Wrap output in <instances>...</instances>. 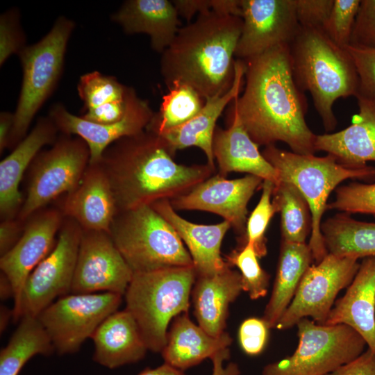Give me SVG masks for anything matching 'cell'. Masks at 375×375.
<instances>
[{
    "label": "cell",
    "mask_w": 375,
    "mask_h": 375,
    "mask_svg": "<svg viewBox=\"0 0 375 375\" xmlns=\"http://www.w3.org/2000/svg\"><path fill=\"white\" fill-rule=\"evenodd\" d=\"M244 88L233 101L244 128L258 146L283 142L299 154H314L316 135L306 121L307 101L293 76L289 45L243 60Z\"/></svg>",
    "instance_id": "obj_1"
},
{
    "label": "cell",
    "mask_w": 375,
    "mask_h": 375,
    "mask_svg": "<svg viewBox=\"0 0 375 375\" xmlns=\"http://www.w3.org/2000/svg\"><path fill=\"white\" fill-rule=\"evenodd\" d=\"M159 134L145 129L110 145L99 162L110 182L117 213L189 192L215 169L176 163Z\"/></svg>",
    "instance_id": "obj_2"
},
{
    "label": "cell",
    "mask_w": 375,
    "mask_h": 375,
    "mask_svg": "<svg viewBox=\"0 0 375 375\" xmlns=\"http://www.w3.org/2000/svg\"><path fill=\"white\" fill-rule=\"evenodd\" d=\"M242 28L241 17L212 10L180 28L161 56L160 73L167 88L186 84L203 99L227 92L234 81Z\"/></svg>",
    "instance_id": "obj_3"
},
{
    "label": "cell",
    "mask_w": 375,
    "mask_h": 375,
    "mask_svg": "<svg viewBox=\"0 0 375 375\" xmlns=\"http://www.w3.org/2000/svg\"><path fill=\"white\" fill-rule=\"evenodd\" d=\"M289 50L297 85L310 93L325 130L333 131L337 125L334 103L340 98L356 97L358 92L359 78L350 54L322 29L301 26Z\"/></svg>",
    "instance_id": "obj_4"
},
{
    "label": "cell",
    "mask_w": 375,
    "mask_h": 375,
    "mask_svg": "<svg viewBox=\"0 0 375 375\" xmlns=\"http://www.w3.org/2000/svg\"><path fill=\"white\" fill-rule=\"evenodd\" d=\"M262 153L277 171L279 183L294 185L308 202L312 219L308 244L313 260L319 262L328 254L321 224L330 194L347 179L374 181L375 167H350L340 163L330 154L322 157L299 154L281 149L275 144L266 146Z\"/></svg>",
    "instance_id": "obj_5"
},
{
    "label": "cell",
    "mask_w": 375,
    "mask_h": 375,
    "mask_svg": "<svg viewBox=\"0 0 375 375\" xmlns=\"http://www.w3.org/2000/svg\"><path fill=\"white\" fill-rule=\"evenodd\" d=\"M196 278L193 265L133 273L124 294L125 309L134 317L148 350L161 353L170 322L188 312Z\"/></svg>",
    "instance_id": "obj_6"
},
{
    "label": "cell",
    "mask_w": 375,
    "mask_h": 375,
    "mask_svg": "<svg viewBox=\"0 0 375 375\" xmlns=\"http://www.w3.org/2000/svg\"><path fill=\"white\" fill-rule=\"evenodd\" d=\"M110 235L133 273L193 265L178 235L151 206L117 213Z\"/></svg>",
    "instance_id": "obj_7"
},
{
    "label": "cell",
    "mask_w": 375,
    "mask_h": 375,
    "mask_svg": "<svg viewBox=\"0 0 375 375\" xmlns=\"http://www.w3.org/2000/svg\"><path fill=\"white\" fill-rule=\"evenodd\" d=\"M74 27V21L60 16L46 35L17 54L23 77L8 148L14 149L28 134L34 117L56 88Z\"/></svg>",
    "instance_id": "obj_8"
},
{
    "label": "cell",
    "mask_w": 375,
    "mask_h": 375,
    "mask_svg": "<svg viewBox=\"0 0 375 375\" xmlns=\"http://www.w3.org/2000/svg\"><path fill=\"white\" fill-rule=\"evenodd\" d=\"M296 326L299 342L294 353L265 365L262 375H326L356 358L367 347L363 338L345 324H320L303 318Z\"/></svg>",
    "instance_id": "obj_9"
},
{
    "label": "cell",
    "mask_w": 375,
    "mask_h": 375,
    "mask_svg": "<svg viewBox=\"0 0 375 375\" xmlns=\"http://www.w3.org/2000/svg\"><path fill=\"white\" fill-rule=\"evenodd\" d=\"M90 158L89 147L82 138L61 133L52 147L40 151L31 164L26 196L17 218L25 222L53 199L73 192Z\"/></svg>",
    "instance_id": "obj_10"
},
{
    "label": "cell",
    "mask_w": 375,
    "mask_h": 375,
    "mask_svg": "<svg viewBox=\"0 0 375 375\" xmlns=\"http://www.w3.org/2000/svg\"><path fill=\"white\" fill-rule=\"evenodd\" d=\"M82 228L65 217L56 245L30 274L24 285L15 322L37 317L58 297L71 292Z\"/></svg>",
    "instance_id": "obj_11"
},
{
    "label": "cell",
    "mask_w": 375,
    "mask_h": 375,
    "mask_svg": "<svg viewBox=\"0 0 375 375\" xmlns=\"http://www.w3.org/2000/svg\"><path fill=\"white\" fill-rule=\"evenodd\" d=\"M111 292L72 294L60 297L38 316L59 355L74 353L122 303Z\"/></svg>",
    "instance_id": "obj_12"
},
{
    "label": "cell",
    "mask_w": 375,
    "mask_h": 375,
    "mask_svg": "<svg viewBox=\"0 0 375 375\" xmlns=\"http://www.w3.org/2000/svg\"><path fill=\"white\" fill-rule=\"evenodd\" d=\"M358 260L328 253L319 262L310 265L276 328L289 329L308 317L324 324L338 293L350 285L357 273Z\"/></svg>",
    "instance_id": "obj_13"
},
{
    "label": "cell",
    "mask_w": 375,
    "mask_h": 375,
    "mask_svg": "<svg viewBox=\"0 0 375 375\" xmlns=\"http://www.w3.org/2000/svg\"><path fill=\"white\" fill-rule=\"evenodd\" d=\"M133 275L109 233L82 228L72 293L124 295Z\"/></svg>",
    "instance_id": "obj_14"
},
{
    "label": "cell",
    "mask_w": 375,
    "mask_h": 375,
    "mask_svg": "<svg viewBox=\"0 0 375 375\" xmlns=\"http://www.w3.org/2000/svg\"><path fill=\"white\" fill-rule=\"evenodd\" d=\"M242 28L235 56L247 60L280 45L299 31L295 0H240Z\"/></svg>",
    "instance_id": "obj_15"
},
{
    "label": "cell",
    "mask_w": 375,
    "mask_h": 375,
    "mask_svg": "<svg viewBox=\"0 0 375 375\" xmlns=\"http://www.w3.org/2000/svg\"><path fill=\"white\" fill-rule=\"evenodd\" d=\"M126 110L119 122L107 125L95 124L73 115L61 103L51 106L48 116L62 134L76 135L88 144L90 153L89 164L99 163L106 149L118 140L144 131L152 120L154 112L149 103L138 97L135 90L127 86Z\"/></svg>",
    "instance_id": "obj_16"
},
{
    "label": "cell",
    "mask_w": 375,
    "mask_h": 375,
    "mask_svg": "<svg viewBox=\"0 0 375 375\" xmlns=\"http://www.w3.org/2000/svg\"><path fill=\"white\" fill-rule=\"evenodd\" d=\"M64 219L60 208L44 207L38 210L25 221L16 244L1 256V272L10 281L14 290L13 316L18 310L26 279L53 250Z\"/></svg>",
    "instance_id": "obj_17"
},
{
    "label": "cell",
    "mask_w": 375,
    "mask_h": 375,
    "mask_svg": "<svg viewBox=\"0 0 375 375\" xmlns=\"http://www.w3.org/2000/svg\"><path fill=\"white\" fill-rule=\"evenodd\" d=\"M263 180L248 174L229 180L217 174L199 183L189 192L171 200L174 210H197L215 213L244 235L247 205Z\"/></svg>",
    "instance_id": "obj_18"
},
{
    "label": "cell",
    "mask_w": 375,
    "mask_h": 375,
    "mask_svg": "<svg viewBox=\"0 0 375 375\" xmlns=\"http://www.w3.org/2000/svg\"><path fill=\"white\" fill-rule=\"evenodd\" d=\"M60 209L82 228L110 233L117 214L108 178L99 163L89 164L78 187L65 194Z\"/></svg>",
    "instance_id": "obj_19"
},
{
    "label": "cell",
    "mask_w": 375,
    "mask_h": 375,
    "mask_svg": "<svg viewBox=\"0 0 375 375\" xmlns=\"http://www.w3.org/2000/svg\"><path fill=\"white\" fill-rule=\"evenodd\" d=\"M58 132L49 116L40 117L32 130L1 161V220L17 218L24 202L19 187L25 171L44 146L56 141Z\"/></svg>",
    "instance_id": "obj_20"
},
{
    "label": "cell",
    "mask_w": 375,
    "mask_h": 375,
    "mask_svg": "<svg viewBox=\"0 0 375 375\" xmlns=\"http://www.w3.org/2000/svg\"><path fill=\"white\" fill-rule=\"evenodd\" d=\"M150 206L173 227L186 245L197 276H213L230 267L221 254L223 238L231 227L228 222L209 225L190 222L176 212L169 199L159 200Z\"/></svg>",
    "instance_id": "obj_21"
},
{
    "label": "cell",
    "mask_w": 375,
    "mask_h": 375,
    "mask_svg": "<svg viewBox=\"0 0 375 375\" xmlns=\"http://www.w3.org/2000/svg\"><path fill=\"white\" fill-rule=\"evenodd\" d=\"M358 112L351 124L338 132L317 135L315 151H323L350 167L375 161V96H357Z\"/></svg>",
    "instance_id": "obj_22"
},
{
    "label": "cell",
    "mask_w": 375,
    "mask_h": 375,
    "mask_svg": "<svg viewBox=\"0 0 375 375\" xmlns=\"http://www.w3.org/2000/svg\"><path fill=\"white\" fill-rule=\"evenodd\" d=\"M345 294L324 324H345L357 331L375 356V256L362 258Z\"/></svg>",
    "instance_id": "obj_23"
},
{
    "label": "cell",
    "mask_w": 375,
    "mask_h": 375,
    "mask_svg": "<svg viewBox=\"0 0 375 375\" xmlns=\"http://www.w3.org/2000/svg\"><path fill=\"white\" fill-rule=\"evenodd\" d=\"M245 71L244 61L235 60L234 81L227 92L206 99L201 110L190 121L158 133L164 138L174 154L177 150L197 147L206 154L207 164L215 168L212 140L216 122L226 106L239 97L244 85Z\"/></svg>",
    "instance_id": "obj_24"
},
{
    "label": "cell",
    "mask_w": 375,
    "mask_h": 375,
    "mask_svg": "<svg viewBox=\"0 0 375 375\" xmlns=\"http://www.w3.org/2000/svg\"><path fill=\"white\" fill-rule=\"evenodd\" d=\"M231 124L227 129L216 127L212 140V153L219 173L244 172L263 181L279 183L278 174L258 150V145L244 128L237 112L233 110Z\"/></svg>",
    "instance_id": "obj_25"
},
{
    "label": "cell",
    "mask_w": 375,
    "mask_h": 375,
    "mask_svg": "<svg viewBox=\"0 0 375 375\" xmlns=\"http://www.w3.org/2000/svg\"><path fill=\"white\" fill-rule=\"evenodd\" d=\"M178 16L172 1L128 0L110 18L126 34H147L152 49L162 54L180 28Z\"/></svg>",
    "instance_id": "obj_26"
},
{
    "label": "cell",
    "mask_w": 375,
    "mask_h": 375,
    "mask_svg": "<svg viewBox=\"0 0 375 375\" xmlns=\"http://www.w3.org/2000/svg\"><path fill=\"white\" fill-rule=\"evenodd\" d=\"M91 338L93 360L108 369L138 362L148 351L138 324L126 309L106 318Z\"/></svg>",
    "instance_id": "obj_27"
},
{
    "label": "cell",
    "mask_w": 375,
    "mask_h": 375,
    "mask_svg": "<svg viewBox=\"0 0 375 375\" xmlns=\"http://www.w3.org/2000/svg\"><path fill=\"white\" fill-rule=\"evenodd\" d=\"M242 291L240 272L231 267L210 276H197L192 290L199 326L212 336L224 333L229 305Z\"/></svg>",
    "instance_id": "obj_28"
},
{
    "label": "cell",
    "mask_w": 375,
    "mask_h": 375,
    "mask_svg": "<svg viewBox=\"0 0 375 375\" xmlns=\"http://www.w3.org/2000/svg\"><path fill=\"white\" fill-rule=\"evenodd\" d=\"M232 341L226 332L210 335L192 322L188 313H182L173 319L161 353L165 363L183 371L229 348Z\"/></svg>",
    "instance_id": "obj_29"
},
{
    "label": "cell",
    "mask_w": 375,
    "mask_h": 375,
    "mask_svg": "<svg viewBox=\"0 0 375 375\" xmlns=\"http://www.w3.org/2000/svg\"><path fill=\"white\" fill-rule=\"evenodd\" d=\"M312 260L308 244L281 241L272 292L262 317L269 328H276Z\"/></svg>",
    "instance_id": "obj_30"
},
{
    "label": "cell",
    "mask_w": 375,
    "mask_h": 375,
    "mask_svg": "<svg viewBox=\"0 0 375 375\" xmlns=\"http://www.w3.org/2000/svg\"><path fill=\"white\" fill-rule=\"evenodd\" d=\"M321 233L328 253L358 259L375 256V222L336 214L322 222Z\"/></svg>",
    "instance_id": "obj_31"
},
{
    "label": "cell",
    "mask_w": 375,
    "mask_h": 375,
    "mask_svg": "<svg viewBox=\"0 0 375 375\" xmlns=\"http://www.w3.org/2000/svg\"><path fill=\"white\" fill-rule=\"evenodd\" d=\"M52 342L37 317L24 316L0 352V375H18L25 364L36 355L50 356Z\"/></svg>",
    "instance_id": "obj_32"
},
{
    "label": "cell",
    "mask_w": 375,
    "mask_h": 375,
    "mask_svg": "<svg viewBox=\"0 0 375 375\" xmlns=\"http://www.w3.org/2000/svg\"><path fill=\"white\" fill-rule=\"evenodd\" d=\"M272 203L281 214L282 241L306 243L311 232V213L308 202L292 183L280 182L275 186Z\"/></svg>",
    "instance_id": "obj_33"
},
{
    "label": "cell",
    "mask_w": 375,
    "mask_h": 375,
    "mask_svg": "<svg viewBox=\"0 0 375 375\" xmlns=\"http://www.w3.org/2000/svg\"><path fill=\"white\" fill-rule=\"evenodd\" d=\"M204 103L205 99L192 88L176 83L162 97L159 112L154 113L147 129L160 133L181 126L193 118Z\"/></svg>",
    "instance_id": "obj_34"
},
{
    "label": "cell",
    "mask_w": 375,
    "mask_h": 375,
    "mask_svg": "<svg viewBox=\"0 0 375 375\" xmlns=\"http://www.w3.org/2000/svg\"><path fill=\"white\" fill-rule=\"evenodd\" d=\"M226 262L240 270L242 291L252 300L264 297L268 291L269 275L260 266L253 245L245 242L239 249L226 256Z\"/></svg>",
    "instance_id": "obj_35"
},
{
    "label": "cell",
    "mask_w": 375,
    "mask_h": 375,
    "mask_svg": "<svg viewBox=\"0 0 375 375\" xmlns=\"http://www.w3.org/2000/svg\"><path fill=\"white\" fill-rule=\"evenodd\" d=\"M126 88L115 76L97 71L81 76L77 85L78 94L85 110L124 99Z\"/></svg>",
    "instance_id": "obj_36"
},
{
    "label": "cell",
    "mask_w": 375,
    "mask_h": 375,
    "mask_svg": "<svg viewBox=\"0 0 375 375\" xmlns=\"http://www.w3.org/2000/svg\"><path fill=\"white\" fill-rule=\"evenodd\" d=\"M274 188L275 184L273 182L263 181L260 200L250 214L246 224L244 235L245 239L242 244L245 242L252 244L259 258L267 254L265 234L271 219L277 212L272 199Z\"/></svg>",
    "instance_id": "obj_37"
},
{
    "label": "cell",
    "mask_w": 375,
    "mask_h": 375,
    "mask_svg": "<svg viewBox=\"0 0 375 375\" xmlns=\"http://www.w3.org/2000/svg\"><path fill=\"white\" fill-rule=\"evenodd\" d=\"M327 210L375 216V182H351L338 187L335 199L328 203Z\"/></svg>",
    "instance_id": "obj_38"
},
{
    "label": "cell",
    "mask_w": 375,
    "mask_h": 375,
    "mask_svg": "<svg viewBox=\"0 0 375 375\" xmlns=\"http://www.w3.org/2000/svg\"><path fill=\"white\" fill-rule=\"evenodd\" d=\"M360 3V0H334L323 31L341 48L350 44Z\"/></svg>",
    "instance_id": "obj_39"
},
{
    "label": "cell",
    "mask_w": 375,
    "mask_h": 375,
    "mask_svg": "<svg viewBox=\"0 0 375 375\" xmlns=\"http://www.w3.org/2000/svg\"><path fill=\"white\" fill-rule=\"evenodd\" d=\"M26 46L19 12L17 8L8 10L0 17V65L12 54H18Z\"/></svg>",
    "instance_id": "obj_40"
},
{
    "label": "cell",
    "mask_w": 375,
    "mask_h": 375,
    "mask_svg": "<svg viewBox=\"0 0 375 375\" xmlns=\"http://www.w3.org/2000/svg\"><path fill=\"white\" fill-rule=\"evenodd\" d=\"M345 49L350 54L358 75L359 88L357 96L374 97L375 47L349 45Z\"/></svg>",
    "instance_id": "obj_41"
},
{
    "label": "cell",
    "mask_w": 375,
    "mask_h": 375,
    "mask_svg": "<svg viewBox=\"0 0 375 375\" xmlns=\"http://www.w3.org/2000/svg\"><path fill=\"white\" fill-rule=\"evenodd\" d=\"M269 326L262 318L249 317L238 330V340L242 351L249 356H257L265 349L269 336Z\"/></svg>",
    "instance_id": "obj_42"
},
{
    "label": "cell",
    "mask_w": 375,
    "mask_h": 375,
    "mask_svg": "<svg viewBox=\"0 0 375 375\" xmlns=\"http://www.w3.org/2000/svg\"><path fill=\"white\" fill-rule=\"evenodd\" d=\"M349 45L375 47V0H360Z\"/></svg>",
    "instance_id": "obj_43"
},
{
    "label": "cell",
    "mask_w": 375,
    "mask_h": 375,
    "mask_svg": "<svg viewBox=\"0 0 375 375\" xmlns=\"http://www.w3.org/2000/svg\"><path fill=\"white\" fill-rule=\"evenodd\" d=\"M333 3L334 0H295L296 15L299 26L323 30Z\"/></svg>",
    "instance_id": "obj_44"
},
{
    "label": "cell",
    "mask_w": 375,
    "mask_h": 375,
    "mask_svg": "<svg viewBox=\"0 0 375 375\" xmlns=\"http://www.w3.org/2000/svg\"><path fill=\"white\" fill-rule=\"evenodd\" d=\"M126 110V98L125 95L124 99L122 100L87 110L81 117L95 124L107 125L120 121L124 117Z\"/></svg>",
    "instance_id": "obj_45"
},
{
    "label": "cell",
    "mask_w": 375,
    "mask_h": 375,
    "mask_svg": "<svg viewBox=\"0 0 375 375\" xmlns=\"http://www.w3.org/2000/svg\"><path fill=\"white\" fill-rule=\"evenodd\" d=\"M326 375H375V356L367 347L356 358Z\"/></svg>",
    "instance_id": "obj_46"
},
{
    "label": "cell",
    "mask_w": 375,
    "mask_h": 375,
    "mask_svg": "<svg viewBox=\"0 0 375 375\" xmlns=\"http://www.w3.org/2000/svg\"><path fill=\"white\" fill-rule=\"evenodd\" d=\"M24 222L17 218L3 219L0 224V255L8 252L19 241L24 231Z\"/></svg>",
    "instance_id": "obj_47"
},
{
    "label": "cell",
    "mask_w": 375,
    "mask_h": 375,
    "mask_svg": "<svg viewBox=\"0 0 375 375\" xmlns=\"http://www.w3.org/2000/svg\"><path fill=\"white\" fill-rule=\"evenodd\" d=\"M179 16L190 23L195 14L212 10V0H174L172 1Z\"/></svg>",
    "instance_id": "obj_48"
},
{
    "label": "cell",
    "mask_w": 375,
    "mask_h": 375,
    "mask_svg": "<svg viewBox=\"0 0 375 375\" xmlns=\"http://www.w3.org/2000/svg\"><path fill=\"white\" fill-rule=\"evenodd\" d=\"M230 358V349L226 348L217 352L210 358L212 362V375H240L238 365L233 362L224 365V361Z\"/></svg>",
    "instance_id": "obj_49"
},
{
    "label": "cell",
    "mask_w": 375,
    "mask_h": 375,
    "mask_svg": "<svg viewBox=\"0 0 375 375\" xmlns=\"http://www.w3.org/2000/svg\"><path fill=\"white\" fill-rule=\"evenodd\" d=\"M14 121L13 113L3 111L0 114V153L9 147V140Z\"/></svg>",
    "instance_id": "obj_50"
},
{
    "label": "cell",
    "mask_w": 375,
    "mask_h": 375,
    "mask_svg": "<svg viewBox=\"0 0 375 375\" xmlns=\"http://www.w3.org/2000/svg\"><path fill=\"white\" fill-rule=\"evenodd\" d=\"M137 375H186L183 371L176 369L170 365L164 362L155 367H147Z\"/></svg>",
    "instance_id": "obj_51"
},
{
    "label": "cell",
    "mask_w": 375,
    "mask_h": 375,
    "mask_svg": "<svg viewBox=\"0 0 375 375\" xmlns=\"http://www.w3.org/2000/svg\"><path fill=\"white\" fill-rule=\"evenodd\" d=\"M14 297L12 285L8 278L1 272L0 273V297L1 300H6Z\"/></svg>",
    "instance_id": "obj_52"
},
{
    "label": "cell",
    "mask_w": 375,
    "mask_h": 375,
    "mask_svg": "<svg viewBox=\"0 0 375 375\" xmlns=\"http://www.w3.org/2000/svg\"><path fill=\"white\" fill-rule=\"evenodd\" d=\"M12 310L8 309L4 306H1L0 310V329L1 333L3 332L9 322L10 319L12 318Z\"/></svg>",
    "instance_id": "obj_53"
}]
</instances>
